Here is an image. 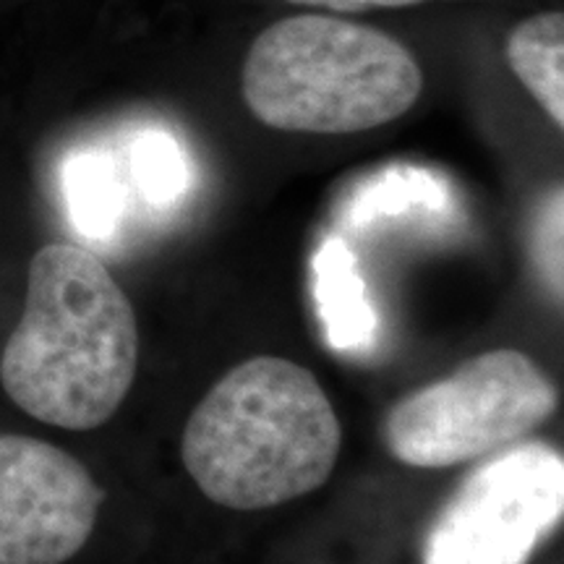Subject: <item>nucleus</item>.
I'll use <instances>...</instances> for the list:
<instances>
[{"label": "nucleus", "mask_w": 564, "mask_h": 564, "mask_svg": "<svg viewBox=\"0 0 564 564\" xmlns=\"http://www.w3.org/2000/svg\"><path fill=\"white\" fill-rule=\"evenodd\" d=\"M243 97L280 131L356 133L408 112L423 89L411 53L390 34L337 17H293L259 34Z\"/></svg>", "instance_id": "nucleus-3"}, {"label": "nucleus", "mask_w": 564, "mask_h": 564, "mask_svg": "<svg viewBox=\"0 0 564 564\" xmlns=\"http://www.w3.org/2000/svg\"><path fill=\"white\" fill-rule=\"evenodd\" d=\"M70 220L87 238H108L123 209V194L110 162L100 154H82L66 167Z\"/></svg>", "instance_id": "nucleus-10"}, {"label": "nucleus", "mask_w": 564, "mask_h": 564, "mask_svg": "<svg viewBox=\"0 0 564 564\" xmlns=\"http://www.w3.org/2000/svg\"><path fill=\"white\" fill-rule=\"evenodd\" d=\"M100 505V486L76 457L32 436H0V564L70 560Z\"/></svg>", "instance_id": "nucleus-6"}, {"label": "nucleus", "mask_w": 564, "mask_h": 564, "mask_svg": "<svg viewBox=\"0 0 564 564\" xmlns=\"http://www.w3.org/2000/svg\"><path fill=\"white\" fill-rule=\"evenodd\" d=\"M562 512V455L520 444L465 478L429 528L423 564H528Z\"/></svg>", "instance_id": "nucleus-5"}, {"label": "nucleus", "mask_w": 564, "mask_h": 564, "mask_svg": "<svg viewBox=\"0 0 564 564\" xmlns=\"http://www.w3.org/2000/svg\"><path fill=\"white\" fill-rule=\"evenodd\" d=\"M507 58L525 89L556 126L564 123V17L560 11L523 21L510 34Z\"/></svg>", "instance_id": "nucleus-8"}, {"label": "nucleus", "mask_w": 564, "mask_h": 564, "mask_svg": "<svg viewBox=\"0 0 564 564\" xmlns=\"http://www.w3.org/2000/svg\"><path fill=\"white\" fill-rule=\"evenodd\" d=\"M299 6H319L329 11H369V9H403V6H415L421 0H291Z\"/></svg>", "instance_id": "nucleus-13"}, {"label": "nucleus", "mask_w": 564, "mask_h": 564, "mask_svg": "<svg viewBox=\"0 0 564 564\" xmlns=\"http://www.w3.org/2000/svg\"><path fill=\"white\" fill-rule=\"evenodd\" d=\"M554 408V384L533 358L489 350L400 400L384 419V442L413 468H453L525 440Z\"/></svg>", "instance_id": "nucleus-4"}, {"label": "nucleus", "mask_w": 564, "mask_h": 564, "mask_svg": "<svg viewBox=\"0 0 564 564\" xmlns=\"http://www.w3.org/2000/svg\"><path fill=\"white\" fill-rule=\"evenodd\" d=\"M447 192L432 173L419 167H394L377 178L364 183L361 192H356L348 204L350 225L364 228L379 217H394L411 209H444Z\"/></svg>", "instance_id": "nucleus-9"}, {"label": "nucleus", "mask_w": 564, "mask_h": 564, "mask_svg": "<svg viewBox=\"0 0 564 564\" xmlns=\"http://www.w3.org/2000/svg\"><path fill=\"white\" fill-rule=\"evenodd\" d=\"M133 178L152 204H171L178 199L188 181L181 147L162 131L144 133L133 144Z\"/></svg>", "instance_id": "nucleus-11"}, {"label": "nucleus", "mask_w": 564, "mask_h": 564, "mask_svg": "<svg viewBox=\"0 0 564 564\" xmlns=\"http://www.w3.org/2000/svg\"><path fill=\"white\" fill-rule=\"evenodd\" d=\"M139 364L131 301L95 253L51 243L30 264L24 314L0 358V382L21 411L51 426H102Z\"/></svg>", "instance_id": "nucleus-1"}, {"label": "nucleus", "mask_w": 564, "mask_h": 564, "mask_svg": "<svg viewBox=\"0 0 564 564\" xmlns=\"http://www.w3.org/2000/svg\"><path fill=\"white\" fill-rule=\"evenodd\" d=\"M312 270L314 299L327 343L335 350H361L371 345L377 335V312L350 246L343 238L324 241L316 251Z\"/></svg>", "instance_id": "nucleus-7"}, {"label": "nucleus", "mask_w": 564, "mask_h": 564, "mask_svg": "<svg viewBox=\"0 0 564 564\" xmlns=\"http://www.w3.org/2000/svg\"><path fill=\"white\" fill-rule=\"evenodd\" d=\"M340 449V419L314 373L274 356L225 373L181 440L196 486L230 510H267L319 489Z\"/></svg>", "instance_id": "nucleus-2"}, {"label": "nucleus", "mask_w": 564, "mask_h": 564, "mask_svg": "<svg viewBox=\"0 0 564 564\" xmlns=\"http://www.w3.org/2000/svg\"><path fill=\"white\" fill-rule=\"evenodd\" d=\"M533 253L546 280L562 293V192H554L535 223Z\"/></svg>", "instance_id": "nucleus-12"}]
</instances>
